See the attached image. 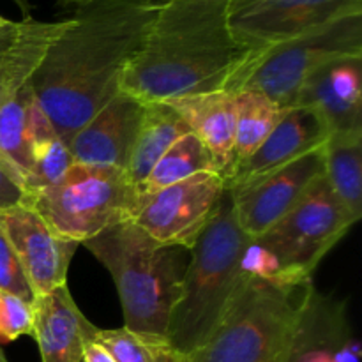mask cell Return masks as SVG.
<instances>
[{
    "label": "cell",
    "instance_id": "d6986e66",
    "mask_svg": "<svg viewBox=\"0 0 362 362\" xmlns=\"http://www.w3.org/2000/svg\"><path fill=\"white\" fill-rule=\"evenodd\" d=\"M69 23V18L59 21H37L23 18L0 27V103L13 88L32 80L39 62L57 35Z\"/></svg>",
    "mask_w": 362,
    "mask_h": 362
},
{
    "label": "cell",
    "instance_id": "d6a6232c",
    "mask_svg": "<svg viewBox=\"0 0 362 362\" xmlns=\"http://www.w3.org/2000/svg\"><path fill=\"white\" fill-rule=\"evenodd\" d=\"M0 362H7L6 356H4V352H2V349H0Z\"/></svg>",
    "mask_w": 362,
    "mask_h": 362
},
{
    "label": "cell",
    "instance_id": "4316f807",
    "mask_svg": "<svg viewBox=\"0 0 362 362\" xmlns=\"http://www.w3.org/2000/svg\"><path fill=\"white\" fill-rule=\"evenodd\" d=\"M34 308L30 300L9 292H0V343H13L32 336Z\"/></svg>",
    "mask_w": 362,
    "mask_h": 362
},
{
    "label": "cell",
    "instance_id": "52a82bcc",
    "mask_svg": "<svg viewBox=\"0 0 362 362\" xmlns=\"http://www.w3.org/2000/svg\"><path fill=\"white\" fill-rule=\"evenodd\" d=\"M357 55H362V13L346 14L262 49L233 92L251 88L271 98L279 108H292L300 87L315 69L329 60Z\"/></svg>",
    "mask_w": 362,
    "mask_h": 362
},
{
    "label": "cell",
    "instance_id": "d4e9b609",
    "mask_svg": "<svg viewBox=\"0 0 362 362\" xmlns=\"http://www.w3.org/2000/svg\"><path fill=\"white\" fill-rule=\"evenodd\" d=\"M202 172H218L214 158L193 133H186L158 159L145 182L138 187L136 198L180 182ZM219 173V172H218Z\"/></svg>",
    "mask_w": 362,
    "mask_h": 362
},
{
    "label": "cell",
    "instance_id": "ac0fdd59",
    "mask_svg": "<svg viewBox=\"0 0 362 362\" xmlns=\"http://www.w3.org/2000/svg\"><path fill=\"white\" fill-rule=\"evenodd\" d=\"M202 144L214 158L218 172L223 179L233 165V144H235V95L228 90L205 92V94L184 95L168 99Z\"/></svg>",
    "mask_w": 362,
    "mask_h": 362
},
{
    "label": "cell",
    "instance_id": "2e32d148",
    "mask_svg": "<svg viewBox=\"0 0 362 362\" xmlns=\"http://www.w3.org/2000/svg\"><path fill=\"white\" fill-rule=\"evenodd\" d=\"M327 126L315 110L308 106H292L283 110L271 133L260 147L226 175V189H237L288 163L300 156L317 151L327 141Z\"/></svg>",
    "mask_w": 362,
    "mask_h": 362
},
{
    "label": "cell",
    "instance_id": "9a60e30c",
    "mask_svg": "<svg viewBox=\"0 0 362 362\" xmlns=\"http://www.w3.org/2000/svg\"><path fill=\"white\" fill-rule=\"evenodd\" d=\"M296 106L315 110L329 134L362 133V55L339 57L315 69Z\"/></svg>",
    "mask_w": 362,
    "mask_h": 362
},
{
    "label": "cell",
    "instance_id": "cb8c5ba5",
    "mask_svg": "<svg viewBox=\"0 0 362 362\" xmlns=\"http://www.w3.org/2000/svg\"><path fill=\"white\" fill-rule=\"evenodd\" d=\"M233 95H235V144H233L232 170L260 147L262 141L267 138L283 115V108H279L271 98L262 92L243 88L233 92Z\"/></svg>",
    "mask_w": 362,
    "mask_h": 362
},
{
    "label": "cell",
    "instance_id": "30bf717a",
    "mask_svg": "<svg viewBox=\"0 0 362 362\" xmlns=\"http://www.w3.org/2000/svg\"><path fill=\"white\" fill-rule=\"evenodd\" d=\"M356 13L362 0H232L228 20L240 42L262 52Z\"/></svg>",
    "mask_w": 362,
    "mask_h": 362
},
{
    "label": "cell",
    "instance_id": "4dcf8cb0",
    "mask_svg": "<svg viewBox=\"0 0 362 362\" xmlns=\"http://www.w3.org/2000/svg\"><path fill=\"white\" fill-rule=\"evenodd\" d=\"M18 7L21 9V13L25 14V18H30V0H13ZM62 4H69V6H76V7H83L87 6L90 0H59Z\"/></svg>",
    "mask_w": 362,
    "mask_h": 362
},
{
    "label": "cell",
    "instance_id": "5bb4252c",
    "mask_svg": "<svg viewBox=\"0 0 362 362\" xmlns=\"http://www.w3.org/2000/svg\"><path fill=\"white\" fill-rule=\"evenodd\" d=\"M144 110V101L120 88L73 136L69 144L73 163L126 170Z\"/></svg>",
    "mask_w": 362,
    "mask_h": 362
},
{
    "label": "cell",
    "instance_id": "e0dca14e",
    "mask_svg": "<svg viewBox=\"0 0 362 362\" xmlns=\"http://www.w3.org/2000/svg\"><path fill=\"white\" fill-rule=\"evenodd\" d=\"M32 338L37 343L42 362H81L83 341L95 325L81 313L64 285L45 296L34 297Z\"/></svg>",
    "mask_w": 362,
    "mask_h": 362
},
{
    "label": "cell",
    "instance_id": "ba28073f",
    "mask_svg": "<svg viewBox=\"0 0 362 362\" xmlns=\"http://www.w3.org/2000/svg\"><path fill=\"white\" fill-rule=\"evenodd\" d=\"M354 225L356 223L322 177L310 193L258 240L274 258L283 281L304 285L313 281L315 271L325 255Z\"/></svg>",
    "mask_w": 362,
    "mask_h": 362
},
{
    "label": "cell",
    "instance_id": "603a6c76",
    "mask_svg": "<svg viewBox=\"0 0 362 362\" xmlns=\"http://www.w3.org/2000/svg\"><path fill=\"white\" fill-rule=\"evenodd\" d=\"M34 98L30 80L7 92L0 103V158L20 177L23 186L27 184L30 173L28 113Z\"/></svg>",
    "mask_w": 362,
    "mask_h": 362
},
{
    "label": "cell",
    "instance_id": "277c9868",
    "mask_svg": "<svg viewBox=\"0 0 362 362\" xmlns=\"http://www.w3.org/2000/svg\"><path fill=\"white\" fill-rule=\"evenodd\" d=\"M250 237L237 221L230 191L223 194L214 218L191 251L180 293L170 318L168 341L189 356L209 338L244 281L240 267Z\"/></svg>",
    "mask_w": 362,
    "mask_h": 362
},
{
    "label": "cell",
    "instance_id": "484cf974",
    "mask_svg": "<svg viewBox=\"0 0 362 362\" xmlns=\"http://www.w3.org/2000/svg\"><path fill=\"white\" fill-rule=\"evenodd\" d=\"M98 339L112 352L117 362H186L166 336L144 334L119 329H98Z\"/></svg>",
    "mask_w": 362,
    "mask_h": 362
},
{
    "label": "cell",
    "instance_id": "1f68e13d",
    "mask_svg": "<svg viewBox=\"0 0 362 362\" xmlns=\"http://www.w3.org/2000/svg\"><path fill=\"white\" fill-rule=\"evenodd\" d=\"M6 23H9V20H7V18H4L2 14H0V27H4Z\"/></svg>",
    "mask_w": 362,
    "mask_h": 362
},
{
    "label": "cell",
    "instance_id": "8fae6325",
    "mask_svg": "<svg viewBox=\"0 0 362 362\" xmlns=\"http://www.w3.org/2000/svg\"><path fill=\"white\" fill-rule=\"evenodd\" d=\"M324 145L246 186L228 189L237 221L250 239L269 232L324 177Z\"/></svg>",
    "mask_w": 362,
    "mask_h": 362
},
{
    "label": "cell",
    "instance_id": "5b68a950",
    "mask_svg": "<svg viewBox=\"0 0 362 362\" xmlns=\"http://www.w3.org/2000/svg\"><path fill=\"white\" fill-rule=\"evenodd\" d=\"M311 285L246 276L214 331L186 362H285Z\"/></svg>",
    "mask_w": 362,
    "mask_h": 362
},
{
    "label": "cell",
    "instance_id": "8992f818",
    "mask_svg": "<svg viewBox=\"0 0 362 362\" xmlns=\"http://www.w3.org/2000/svg\"><path fill=\"white\" fill-rule=\"evenodd\" d=\"M134 200L126 170L76 163L57 182L25 198L59 235L78 244L129 218Z\"/></svg>",
    "mask_w": 362,
    "mask_h": 362
},
{
    "label": "cell",
    "instance_id": "83f0119b",
    "mask_svg": "<svg viewBox=\"0 0 362 362\" xmlns=\"http://www.w3.org/2000/svg\"><path fill=\"white\" fill-rule=\"evenodd\" d=\"M0 292H9L25 300H34L30 285L6 233L0 228Z\"/></svg>",
    "mask_w": 362,
    "mask_h": 362
},
{
    "label": "cell",
    "instance_id": "44dd1931",
    "mask_svg": "<svg viewBox=\"0 0 362 362\" xmlns=\"http://www.w3.org/2000/svg\"><path fill=\"white\" fill-rule=\"evenodd\" d=\"M324 179L354 223L362 218V133L331 134L324 145Z\"/></svg>",
    "mask_w": 362,
    "mask_h": 362
},
{
    "label": "cell",
    "instance_id": "7a4b0ae2",
    "mask_svg": "<svg viewBox=\"0 0 362 362\" xmlns=\"http://www.w3.org/2000/svg\"><path fill=\"white\" fill-rule=\"evenodd\" d=\"M230 2L163 0L120 88L144 103L235 90L260 52L235 37Z\"/></svg>",
    "mask_w": 362,
    "mask_h": 362
},
{
    "label": "cell",
    "instance_id": "6da1fadb",
    "mask_svg": "<svg viewBox=\"0 0 362 362\" xmlns=\"http://www.w3.org/2000/svg\"><path fill=\"white\" fill-rule=\"evenodd\" d=\"M163 0H90L46 49L32 74L39 106L64 144L122 85Z\"/></svg>",
    "mask_w": 362,
    "mask_h": 362
},
{
    "label": "cell",
    "instance_id": "7402d4cb",
    "mask_svg": "<svg viewBox=\"0 0 362 362\" xmlns=\"http://www.w3.org/2000/svg\"><path fill=\"white\" fill-rule=\"evenodd\" d=\"M28 159L30 173L25 184L28 191L57 182L73 166V156L34 98L28 113Z\"/></svg>",
    "mask_w": 362,
    "mask_h": 362
},
{
    "label": "cell",
    "instance_id": "9c48e42d",
    "mask_svg": "<svg viewBox=\"0 0 362 362\" xmlns=\"http://www.w3.org/2000/svg\"><path fill=\"white\" fill-rule=\"evenodd\" d=\"M225 191L221 173H197L156 193L138 197L129 219L163 246L193 250L214 218Z\"/></svg>",
    "mask_w": 362,
    "mask_h": 362
},
{
    "label": "cell",
    "instance_id": "3957f363",
    "mask_svg": "<svg viewBox=\"0 0 362 362\" xmlns=\"http://www.w3.org/2000/svg\"><path fill=\"white\" fill-rule=\"evenodd\" d=\"M81 246L112 276L124 327L166 336L184 276L177 247L159 244L129 218L113 223Z\"/></svg>",
    "mask_w": 362,
    "mask_h": 362
},
{
    "label": "cell",
    "instance_id": "7c38bea8",
    "mask_svg": "<svg viewBox=\"0 0 362 362\" xmlns=\"http://www.w3.org/2000/svg\"><path fill=\"white\" fill-rule=\"evenodd\" d=\"M0 228L16 253L34 297L67 285L71 260L80 244L59 235L27 202L0 211Z\"/></svg>",
    "mask_w": 362,
    "mask_h": 362
},
{
    "label": "cell",
    "instance_id": "ffe728a7",
    "mask_svg": "<svg viewBox=\"0 0 362 362\" xmlns=\"http://www.w3.org/2000/svg\"><path fill=\"white\" fill-rule=\"evenodd\" d=\"M186 133H189V129L168 103H145L144 119L126 168L134 193L145 182L158 159Z\"/></svg>",
    "mask_w": 362,
    "mask_h": 362
},
{
    "label": "cell",
    "instance_id": "4fadbf2b",
    "mask_svg": "<svg viewBox=\"0 0 362 362\" xmlns=\"http://www.w3.org/2000/svg\"><path fill=\"white\" fill-rule=\"evenodd\" d=\"M361 343L350 324L349 300L308 288L285 362H361Z\"/></svg>",
    "mask_w": 362,
    "mask_h": 362
},
{
    "label": "cell",
    "instance_id": "f546056e",
    "mask_svg": "<svg viewBox=\"0 0 362 362\" xmlns=\"http://www.w3.org/2000/svg\"><path fill=\"white\" fill-rule=\"evenodd\" d=\"M98 329L85 338L81 362H117L112 352L98 339Z\"/></svg>",
    "mask_w": 362,
    "mask_h": 362
},
{
    "label": "cell",
    "instance_id": "f1b7e54d",
    "mask_svg": "<svg viewBox=\"0 0 362 362\" xmlns=\"http://www.w3.org/2000/svg\"><path fill=\"white\" fill-rule=\"evenodd\" d=\"M25 198H27V189H25L21 179L0 158V211L23 204Z\"/></svg>",
    "mask_w": 362,
    "mask_h": 362
}]
</instances>
